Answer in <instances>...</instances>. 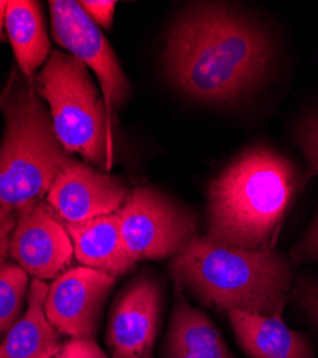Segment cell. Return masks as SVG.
I'll list each match as a JSON object with an SVG mask.
<instances>
[{
	"instance_id": "obj_1",
	"label": "cell",
	"mask_w": 318,
	"mask_h": 358,
	"mask_svg": "<svg viewBox=\"0 0 318 358\" xmlns=\"http://www.w3.org/2000/svg\"><path fill=\"white\" fill-rule=\"evenodd\" d=\"M270 55L267 36L247 17L222 3H198L173 22L162 61L185 95L226 103L263 78Z\"/></svg>"
},
{
	"instance_id": "obj_2",
	"label": "cell",
	"mask_w": 318,
	"mask_h": 358,
	"mask_svg": "<svg viewBox=\"0 0 318 358\" xmlns=\"http://www.w3.org/2000/svg\"><path fill=\"white\" fill-rule=\"evenodd\" d=\"M304 175L273 148H248L208 187L211 241L245 250L271 248Z\"/></svg>"
},
{
	"instance_id": "obj_3",
	"label": "cell",
	"mask_w": 318,
	"mask_h": 358,
	"mask_svg": "<svg viewBox=\"0 0 318 358\" xmlns=\"http://www.w3.org/2000/svg\"><path fill=\"white\" fill-rule=\"evenodd\" d=\"M169 274L202 304L225 313L282 314L293 284L290 259L273 248H237L208 236H195L173 257Z\"/></svg>"
},
{
	"instance_id": "obj_4",
	"label": "cell",
	"mask_w": 318,
	"mask_h": 358,
	"mask_svg": "<svg viewBox=\"0 0 318 358\" xmlns=\"http://www.w3.org/2000/svg\"><path fill=\"white\" fill-rule=\"evenodd\" d=\"M2 95L5 132L0 143V208L17 211L43 201L55 178L73 158L56 136L35 79L24 78L13 66Z\"/></svg>"
},
{
	"instance_id": "obj_5",
	"label": "cell",
	"mask_w": 318,
	"mask_h": 358,
	"mask_svg": "<svg viewBox=\"0 0 318 358\" xmlns=\"http://www.w3.org/2000/svg\"><path fill=\"white\" fill-rule=\"evenodd\" d=\"M35 86L66 152L79 154L99 171L110 169L112 124L88 68L69 53L53 50L35 76Z\"/></svg>"
},
{
	"instance_id": "obj_6",
	"label": "cell",
	"mask_w": 318,
	"mask_h": 358,
	"mask_svg": "<svg viewBox=\"0 0 318 358\" xmlns=\"http://www.w3.org/2000/svg\"><path fill=\"white\" fill-rule=\"evenodd\" d=\"M118 217L125 248L135 262L173 258L196 236L195 217L151 187L131 191Z\"/></svg>"
},
{
	"instance_id": "obj_7",
	"label": "cell",
	"mask_w": 318,
	"mask_h": 358,
	"mask_svg": "<svg viewBox=\"0 0 318 358\" xmlns=\"http://www.w3.org/2000/svg\"><path fill=\"white\" fill-rule=\"evenodd\" d=\"M49 10L52 36L56 43L96 75L112 124V117L131 95V83L120 65L117 53L102 34V29L86 15L79 2L50 0Z\"/></svg>"
},
{
	"instance_id": "obj_8",
	"label": "cell",
	"mask_w": 318,
	"mask_h": 358,
	"mask_svg": "<svg viewBox=\"0 0 318 358\" xmlns=\"http://www.w3.org/2000/svg\"><path fill=\"white\" fill-rule=\"evenodd\" d=\"M9 257L35 280H55L72 264L73 244L65 224L45 201L19 208Z\"/></svg>"
},
{
	"instance_id": "obj_9",
	"label": "cell",
	"mask_w": 318,
	"mask_h": 358,
	"mask_svg": "<svg viewBox=\"0 0 318 358\" xmlns=\"http://www.w3.org/2000/svg\"><path fill=\"white\" fill-rule=\"evenodd\" d=\"M162 303L161 282L148 273L133 278L120 292L106 330L112 358H152Z\"/></svg>"
},
{
	"instance_id": "obj_10",
	"label": "cell",
	"mask_w": 318,
	"mask_h": 358,
	"mask_svg": "<svg viewBox=\"0 0 318 358\" xmlns=\"http://www.w3.org/2000/svg\"><path fill=\"white\" fill-rule=\"evenodd\" d=\"M115 277L79 266L56 277L48 289L45 313L57 331L76 340L95 337Z\"/></svg>"
},
{
	"instance_id": "obj_11",
	"label": "cell",
	"mask_w": 318,
	"mask_h": 358,
	"mask_svg": "<svg viewBox=\"0 0 318 358\" xmlns=\"http://www.w3.org/2000/svg\"><path fill=\"white\" fill-rule=\"evenodd\" d=\"M131 191L122 179L72 159L55 178L46 202L64 224L118 213Z\"/></svg>"
},
{
	"instance_id": "obj_12",
	"label": "cell",
	"mask_w": 318,
	"mask_h": 358,
	"mask_svg": "<svg viewBox=\"0 0 318 358\" xmlns=\"http://www.w3.org/2000/svg\"><path fill=\"white\" fill-rule=\"evenodd\" d=\"M226 314L237 343L250 358H314L310 338L288 327L281 314Z\"/></svg>"
},
{
	"instance_id": "obj_13",
	"label": "cell",
	"mask_w": 318,
	"mask_h": 358,
	"mask_svg": "<svg viewBox=\"0 0 318 358\" xmlns=\"http://www.w3.org/2000/svg\"><path fill=\"white\" fill-rule=\"evenodd\" d=\"M76 259L92 270L120 277L135 266L121 234L118 213L79 224H65Z\"/></svg>"
},
{
	"instance_id": "obj_14",
	"label": "cell",
	"mask_w": 318,
	"mask_h": 358,
	"mask_svg": "<svg viewBox=\"0 0 318 358\" xmlns=\"http://www.w3.org/2000/svg\"><path fill=\"white\" fill-rule=\"evenodd\" d=\"M162 352L164 358H236L214 322L205 313L189 306L178 284Z\"/></svg>"
},
{
	"instance_id": "obj_15",
	"label": "cell",
	"mask_w": 318,
	"mask_h": 358,
	"mask_svg": "<svg viewBox=\"0 0 318 358\" xmlns=\"http://www.w3.org/2000/svg\"><path fill=\"white\" fill-rule=\"evenodd\" d=\"M48 289V284L41 280H34L29 285L27 307L0 341V358H55L59 354V331L45 313Z\"/></svg>"
},
{
	"instance_id": "obj_16",
	"label": "cell",
	"mask_w": 318,
	"mask_h": 358,
	"mask_svg": "<svg viewBox=\"0 0 318 358\" xmlns=\"http://www.w3.org/2000/svg\"><path fill=\"white\" fill-rule=\"evenodd\" d=\"M5 31L19 72L27 79H35L36 71L46 64L52 53L39 2H8Z\"/></svg>"
},
{
	"instance_id": "obj_17",
	"label": "cell",
	"mask_w": 318,
	"mask_h": 358,
	"mask_svg": "<svg viewBox=\"0 0 318 358\" xmlns=\"http://www.w3.org/2000/svg\"><path fill=\"white\" fill-rule=\"evenodd\" d=\"M27 273L15 262H0V341L23 315L27 303Z\"/></svg>"
},
{
	"instance_id": "obj_18",
	"label": "cell",
	"mask_w": 318,
	"mask_h": 358,
	"mask_svg": "<svg viewBox=\"0 0 318 358\" xmlns=\"http://www.w3.org/2000/svg\"><path fill=\"white\" fill-rule=\"evenodd\" d=\"M296 145L305 159L304 184L318 176V108L308 112L298 122L294 134Z\"/></svg>"
},
{
	"instance_id": "obj_19",
	"label": "cell",
	"mask_w": 318,
	"mask_h": 358,
	"mask_svg": "<svg viewBox=\"0 0 318 358\" xmlns=\"http://www.w3.org/2000/svg\"><path fill=\"white\" fill-rule=\"evenodd\" d=\"M293 300L308 322L318 330V277H305L293 291Z\"/></svg>"
},
{
	"instance_id": "obj_20",
	"label": "cell",
	"mask_w": 318,
	"mask_h": 358,
	"mask_svg": "<svg viewBox=\"0 0 318 358\" xmlns=\"http://www.w3.org/2000/svg\"><path fill=\"white\" fill-rule=\"evenodd\" d=\"M290 258L294 264L318 262V211L305 229L304 235L291 248Z\"/></svg>"
},
{
	"instance_id": "obj_21",
	"label": "cell",
	"mask_w": 318,
	"mask_h": 358,
	"mask_svg": "<svg viewBox=\"0 0 318 358\" xmlns=\"http://www.w3.org/2000/svg\"><path fill=\"white\" fill-rule=\"evenodd\" d=\"M79 3L96 26L103 29H109L112 26L117 2H112V0H82Z\"/></svg>"
},
{
	"instance_id": "obj_22",
	"label": "cell",
	"mask_w": 318,
	"mask_h": 358,
	"mask_svg": "<svg viewBox=\"0 0 318 358\" xmlns=\"http://www.w3.org/2000/svg\"><path fill=\"white\" fill-rule=\"evenodd\" d=\"M56 358H108V355L99 348V345L91 340H76L68 341L56 355Z\"/></svg>"
},
{
	"instance_id": "obj_23",
	"label": "cell",
	"mask_w": 318,
	"mask_h": 358,
	"mask_svg": "<svg viewBox=\"0 0 318 358\" xmlns=\"http://www.w3.org/2000/svg\"><path fill=\"white\" fill-rule=\"evenodd\" d=\"M16 222L15 211L0 208V262L9 257V240Z\"/></svg>"
},
{
	"instance_id": "obj_24",
	"label": "cell",
	"mask_w": 318,
	"mask_h": 358,
	"mask_svg": "<svg viewBox=\"0 0 318 358\" xmlns=\"http://www.w3.org/2000/svg\"><path fill=\"white\" fill-rule=\"evenodd\" d=\"M6 9H8V2H6V0H0V43H2L5 41V38H6V31H5Z\"/></svg>"
},
{
	"instance_id": "obj_25",
	"label": "cell",
	"mask_w": 318,
	"mask_h": 358,
	"mask_svg": "<svg viewBox=\"0 0 318 358\" xmlns=\"http://www.w3.org/2000/svg\"><path fill=\"white\" fill-rule=\"evenodd\" d=\"M2 102H3V95L0 92V106H2Z\"/></svg>"
}]
</instances>
